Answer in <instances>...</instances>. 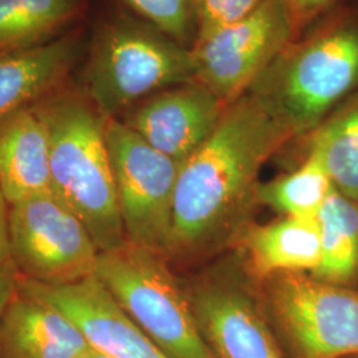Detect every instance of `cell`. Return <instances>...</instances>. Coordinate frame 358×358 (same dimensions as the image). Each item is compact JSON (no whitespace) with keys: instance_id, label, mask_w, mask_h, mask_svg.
<instances>
[{"instance_id":"cell-1","label":"cell","mask_w":358,"mask_h":358,"mask_svg":"<svg viewBox=\"0 0 358 358\" xmlns=\"http://www.w3.org/2000/svg\"><path fill=\"white\" fill-rule=\"evenodd\" d=\"M292 137L250 93L227 105L213 134L179 166L170 255L194 260L244 229L259 174Z\"/></svg>"},{"instance_id":"cell-2","label":"cell","mask_w":358,"mask_h":358,"mask_svg":"<svg viewBox=\"0 0 358 358\" xmlns=\"http://www.w3.org/2000/svg\"><path fill=\"white\" fill-rule=\"evenodd\" d=\"M358 90V3H337L294 38L247 93L292 138L309 136Z\"/></svg>"},{"instance_id":"cell-3","label":"cell","mask_w":358,"mask_h":358,"mask_svg":"<svg viewBox=\"0 0 358 358\" xmlns=\"http://www.w3.org/2000/svg\"><path fill=\"white\" fill-rule=\"evenodd\" d=\"M32 108L50 141L52 190L83 220L100 252L127 243L106 143V117L66 83Z\"/></svg>"},{"instance_id":"cell-4","label":"cell","mask_w":358,"mask_h":358,"mask_svg":"<svg viewBox=\"0 0 358 358\" xmlns=\"http://www.w3.org/2000/svg\"><path fill=\"white\" fill-rule=\"evenodd\" d=\"M80 88L106 118L195 80L192 48L142 17L113 15L93 28Z\"/></svg>"},{"instance_id":"cell-5","label":"cell","mask_w":358,"mask_h":358,"mask_svg":"<svg viewBox=\"0 0 358 358\" xmlns=\"http://www.w3.org/2000/svg\"><path fill=\"white\" fill-rule=\"evenodd\" d=\"M94 276L170 358H215L166 256L127 243L100 252Z\"/></svg>"},{"instance_id":"cell-6","label":"cell","mask_w":358,"mask_h":358,"mask_svg":"<svg viewBox=\"0 0 358 358\" xmlns=\"http://www.w3.org/2000/svg\"><path fill=\"white\" fill-rule=\"evenodd\" d=\"M8 236L11 263L24 280L59 287L96 273L97 245L53 190L10 205Z\"/></svg>"},{"instance_id":"cell-7","label":"cell","mask_w":358,"mask_h":358,"mask_svg":"<svg viewBox=\"0 0 358 358\" xmlns=\"http://www.w3.org/2000/svg\"><path fill=\"white\" fill-rule=\"evenodd\" d=\"M105 133L127 241L170 255L180 164L155 150L120 118H108Z\"/></svg>"},{"instance_id":"cell-8","label":"cell","mask_w":358,"mask_h":358,"mask_svg":"<svg viewBox=\"0 0 358 358\" xmlns=\"http://www.w3.org/2000/svg\"><path fill=\"white\" fill-rule=\"evenodd\" d=\"M266 282L267 306L294 357H358V289L306 273Z\"/></svg>"},{"instance_id":"cell-9","label":"cell","mask_w":358,"mask_h":358,"mask_svg":"<svg viewBox=\"0 0 358 358\" xmlns=\"http://www.w3.org/2000/svg\"><path fill=\"white\" fill-rule=\"evenodd\" d=\"M294 38L284 0H266L243 19L195 38V80L227 106L251 90Z\"/></svg>"},{"instance_id":"cell-10","label":"cell","mask_w":358,"mask_h":358,"mask_svg":"<svg viewBox=\"0 0 358 358\" xmlns=\"http://www.w3.org/2000/svg\"><path fill=\"white\" fill-rule=\"evenodd\" d=\"M215 358H284L254 294L230 273L199 278L185 288Z\"/></svg>"},{"instance_id":"cell-11","label":"cell","mask_w":358,"mask_h":358,"mask_svg":"<svg viewBox=\"0 0 358 358\" xmlns=\"http://www.w3.org/2000/svg\"><path fill=\"white\" fill-rule=\"evenodd\" d=\"M19 289L56 308L90 345L113 358H170L117 304L96 276L71 285L20 280Z\"/></svg>"},{"instance_id":"cell-12","label":"cell","mask_w":358,"mask_h":358,"mask_svg":"<svg viewBox=\"0 0 358 358\" xmlns=\"http://www.w3.org/2000/svg\"><path fill=\"white\" fill-rule=\"evenodd\" d=\"M226 108L192 80L148 97L120 120L155 150L182 164L213 134Z\"/></svg>"},{"instance_id":"cell-13","label":"cell","mask_w":358,"mask_h":358,"mask_svg":"<svg viewBox=\"0 0 358 358\" xmlns=\"http://www.w3.org/2000/svg\"><path fill=\"white\" fill-rule=\"evenodd\" d=\"M85 48L81 32L69 29L38 45L0 53V118L65 84Z\"/></svg>"},{"instance_id":"cell-14","label":"cell","mask_w":358,"mask_h":358,"mask_svg":"<svg viewBox=\"0 0 358 358\" xmlns=\"http://www.w3.org/2000/svg\"><path fill=\"white\" fill-rule=\"evenodd\" d=\"M73 321L20 289L0 327V358H77L90 348Z\"/></svg>"},{"instance_id":"cell-15","label":"cell","mask_w":358,"mask_h":358,"mask_svg":"<svg viewBox=\"0 0 358 358\" xmlns=\"http://www.w3.org/2000/svg\"><path fill=\"white\" fill-rule=\"evenodd\" d=\"M239 248L247 271L257 280L284 273L313 275L321 264L320 227L316 219L282 217L244 227Z\"/></svg>"},{"instance_id":"cell-16","label":"cell","mask_w":358,"mask_h":358,"mask_svg":"<svg viewBox=\"0 0 358 358\" xmlns=\"http://www.w3.org/2000/svg\"><path fill=\"white\" fill-rule=\"evenodd\" d=\"M0 186L10 205L52 190L48 133L32 105L0 118Z\"/></svg>"},{"instance_id":"cell-17","label":"cell","mask_w":358,"mask_h":358,"mask_svg":"<svg viewBox=\"0 0 358 358\" xmlns=\"http://www.w3.org/2000/svg\"><path fill=\"white\" fill-rule=\"evenodd\" d=\"M85 4L87 0H0V53L60 36Z\"/></svg>"},{"instance_id":"cell-18","label":"cell","mask_w":358,"mask_h":358,"mask_svg":"<svg viewBox=\"0 0 358 358\" xmlns=\"http://www.w3.org/2000/svg\"><path fill=\"white\" fill-rule=\"evenodd\" d=\"M321 264L312 275L348 285L358 279V202L333 190L317 215Z\"/></svg>"},{"instance_id":"cell-19","label":"cell","mask_w":358,"mask_h":358,"mask_svg":"<svg viewBox=\"0 0 358 358\" xmlns=\"http://www.w3.org/2000/svg\"><path fill=\"white\" fill-rule=\"evenodd\" d=\"M308 137V146L320 154L334 189L358 202V90Z\"/></svg>"},{"instance_id":"cell-20","label":"cell","mask_w":358,"mask_h":358,"mask_svg":"<svg viewBox=\"0 0 358 358\" xmlns=\"http://www.w3.org/2000/svg\"><path fill=\"white\" fill-rule=\"evenodd\" d=\"M333 190L320 154L308 146L306 159L294 171L259 183L256 201L282 217L316 219Z\"/></svg>"},{"instance_id":"cell-21","label":"cell","mask_w":358,"mask_h":358,"mask_svg":"<svg viewBox=\"0 0 358 358\" xmlns=\"http://www.w3.org/2000/svg\"><path fill=\"white\" fill-rule=\"evenodd\" d=\"M138 16L192 48L196 38L194 0H127Z\"/></svg>"},{"instance_id":"cell-22","label":"cell","mask_w":358,"mask_h":358,"mask_svg":"<svg viewBox=\"0 0 358 358\" xmlns=\"http://www.w3.org/2000/svg\"><path fill=\"white\" fill-rule=\"evenodd\" d=\"M266 0H194L196 38L254 13Z\"/></svg>"},{"instance_id":"cell-23","label":"cell","mask_w":358,"mask_h":358,"mask_svg":"<svg viewBox=\"0 0 358 358\" xmlns=\"http://www.w3.org/2000/svg\"><path fill=\"white\" fill-rule=\"evenodd\" d=\"M340 0H284L292 16L296 34L307 29L333 8Z\"/></svg>"},{"instance_id":"cell-24","label":"cell","mask_w":358,"mask_h":358,"mask_svg":"<svg viewBox=\"0 0 358 358\" xmlns=\"http://www.w3.org/2000/svg\"><path fill=\"white\" fill-rule=\"evenodd\" d=\"M19 273L13 263L0 264V327L15 294L19 291Z\"/></svg>"},{"instance_id":"cell-25","label":"cell","mask_w":358,"mask_h":358,"mask_svg":"<svg viewBox=\"0 0 358 358\" xmlns=\"http://www.w3.org/2000/svg\"><path fill=\"white\" fill-rule=\"evenodd\" d=\"M10 203L0 186V264L10 263V236H8Z\"/></svg>"},{"instance_id":"cell-26","label":"cell","mask_w":358,"mask_h":358,"mask_svg":"<svg viewBox=\"0 0 358 358\" xmlns=\"http://www.w3.org/2000/svg\"><path fill=\"white\" fill-rule=\"evenodd\" d=\"M77 358H113L110 357V356H108V355H105L103 352L101 350H99V349H96V348H93V346H90L88 350H85L83 355H80Z\"/></svg>"}]
</instances>
